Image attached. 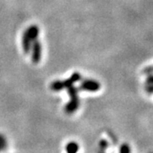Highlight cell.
Returning a JSON list of instances; mask_svg holds the SVG:
<instances>
[{"mask_svg": "<svg viewBox=\"0 0 153 153\" xmlns=\"http://www.w3.org/2000/svg\"><path fill=\"white\" fill-rule=\"evenodd\" d=\"M34 43L32 44V60L33 63L38 64L42 57V44L38 40L33 41Z\"/></svg>", "mask_w": 153, "mask_h": 153, "instance_id": "obj_1", "label": "cell"}, {"mask_svg": "<svg viewBox=\"0 0 153 153\" xmlns=\"http://www.w3.org/2000/svg\"><path fill=\"white\" fill-rule=\"evenodd\" d=\"M80 88L84 90V91H88V92H96L100 88V84L95 80L92 79H88L84 80L81 83Z\"/></svg>", "mask_w": 153, "mask_h": 153, "instance_id": "obj_2", "label": "cell"}, {"mask_svg": "<svg viewBox=\"0 0 153 153\" xmlns=\"http://www.w3.org/2000/svg\"><path fill=\"white\" fill-rule=\"evenodd\" d=\"M25 33H27V35L28 36V38L31 39V41H35V40H37L38 34H39V28L38 26L33 25V26H31L28 29H27Z\"/></svg>", "mask_w": 153, "mask_h": 153, "instance_id": "obj_3", "label": "cell"}, {"mask_svg": "<svg viewBox=\"0 0 153 153\" xmlns=\"http://www.w3.org/2000/svg\"><path fill=\"white\" fill-rule=\"evenodd\" d=\"M22 47H23V49H24L26 54H28L30 52V50H31V48H32V41H31L30 38H28V36L26 33H24V34H23Z\"/></svg>", "mask_w": 153, "mask_h": 153, "instance_id": "obj_4", "label": "cell"}, {"mask_svg": "<svg viewBox=\"0 0 153 153\" xmlns=\"http://www.w3.org/2000/svg\"><path fill=\"white\" fill-rule=\"evenodd\" d=\"M79 106V100L76 101V100H70L69 103H67L65 107V111L66 113H73L74 111H76L77 108Z\"/></svg>", "mask_w": 153, "mask_h": 153, "instance_id": "obj_5", "label": "cell"}, {"mask_svg": "<svg viewBox=\"0 0 153 153\" xmlns=\"http://www.w3.org/2000/svg\"><path fill=\"white\" fill-rule=\"evenodd\" d=\"M66 88H67V93L70 95L71 100L78 101L79 99H78V96H77V88L76 87H74L73 85H71V86L67 87Z\"/></svg>", "mask_w": 153, "mask_h": 153, "instance_id": "obj_6", "label": "cell"}, {"mask_svg": "<svg viewBox=\"0 0 153 153\" xmlns=\"http://www.w3.org/2000/svg\"><path fill=\"white\" fill-rule=\"evenodd\" d=\"M78 149H79L78 144L74 141L69 142L66 146V153H76L78 152Z\"/></svg>", "mask_w": 153, "mask_h": 153, "instance_id": "obj_7", "label": "cell"}, {"mask_svg": "<svg viewBox=\"0 0 153 153\" xmlns=\"http://www.w3.org/2000/svg\"><path fill=\"white\" fill-rule=\"evenodd\" d=\"M51 89L54 90V91H60V90H62L65 88V86H64V82L63 81H60V80H57V81H55L51 83Z\"/></svg>", "mask_w": 153, "mask_h": 153, "instance_id": "obj_8", "label": "cell"}, {"mask_svg": "<svg viewBox=\"0 0 153 153\" xmlns=\"http://www.w3.org/2000/svg\"><path fill=\"white\" fill-rule=\"evenodd\" d=\"M7 146V140L3 134H0V152L4 150Z\"/></svg>", "mask_w": 153, "mask_h": 153, "instance_id": "obj_9", "label": "cell"}, {"mask_svg": "<svg viewBox=\"0 0 153 153\" xmlns=\"http://www.w3.org/2000/svg\"><path fill=\"white\" fill-rule=\"evenodd\" d=\"M120 153H130V148L127 144H123L121 146Z\"/></svg>", "mask_w": 153, "mask_h": 153, "instance_id": "obj_10", "label": "cell"}, {"mask_svg": "<svg viewBox=\"0 0 153 153\" xmlns=\"http://www.w3.org/2000/svg\"><path fill=\"white\" fill-rule=\"evenodd\" d=\"M146 83H147L148 85H153V76H151L148 77Z\"/></svg>", "mask_w": 153, "mask_h": 153, "instance_id": "obj_11", "label": "cell"}, {"mask_svg": "<svg viewBox=\"0 0 153 153\" xmlns=\"http://www.w3.org/2000/svg\"><path fill=\"white\" fill-rule=\"evenodd\" d=\"M145 72L146 73H150V72H153V66L152 67H148V68H146V70H145Z\"/></svg>", "mask_w": 153, "mask_h": 153, "instance_id": "obj_12", "label": "cell"}]
</instances>
